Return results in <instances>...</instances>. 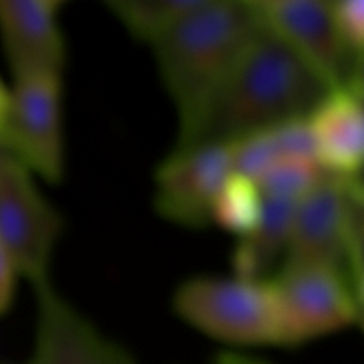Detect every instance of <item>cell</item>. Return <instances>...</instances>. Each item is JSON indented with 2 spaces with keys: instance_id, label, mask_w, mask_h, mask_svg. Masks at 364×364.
Returning a JSON list of instances; mask_svg holds the SVG:
<instances>
[{
  "instance_id": "1",
  "label": "cell",
  "mask_w": 364,
  "mask_h": 364,
  "mask_svg": "<svg viewBox=\"0 0 364 364\" xmlns=\"http://www.w3.org/2000/svg\"><path fill=\"white\" fill-rule=\"evenodd\" d=\"M327 91L329 85L259 18L188 146L231 144L306 119Z\"/></svg>"
},
{
  "instance_id": "2",
  "label": "cell",
  "mask_w": 364,
  "mask_h": 364,
  "mask_svg": "<svg viewBox=\"0 0 364 364\" xmlns=\"http://www.w3.org/2000/svg\"><path fill=\"white\" fill-rule=\"evenodd\" d=\"M258 23L252 0H201L149 48L178 117L174 148L194 141L213 98Z\"/></svg>"
},
{
  "instance_id": "3",
  "label": "cell",
  "mask_w": 364,
  "mask_h": 364,
  "mask_svg": "<svg viewBox=\"0 0 364 364\" xmlns=\"http://www.w3.org/2000/svg\"><path fill=\"white\" fill-rule=\"evenodd\" d=\"M363 178L323 174L297 201L284 265L331 269L363 299Z\"/></svg>"
},
{
  "instance_id": "4",
  "label": "cell",
  "mask_w": 364,
  "mask_h": 364,
  "mask_svg": "<svg viewBox=\"0 0 364 364\" xmlns=\"http://www.w3.org/2000/svg\"><path fill=\"white\" fill-rule=\"evenodd\" d=\"M180 322L233 348H287L269 281L237 276H192L171 297Z\"/></svg>"
},
{
  "instance_id": "5",
  "label": "cell",
  "mask_w": 364,
  "mask_h": 364,
  "mask_svg": "<svg viewBox=\"0 0 364 364\" xmlns=\"http://www.w3.org/2000/svg\"><path fill=\"white\" fill-rule=\"evenodd\" d=\"M64 231V215L38 178L7 155L0 162V247L34 291L53 284V259Z\"/></svg>"
},
{
  "instance_id": "6",
  "label": "cell",
  "mask_w": 364,
  "mask_h": 364,
  "mask_svg": "<svg viewBox=\"0 0 364 364\" xmlns=\"http://www.w3.org/2000/svg\"><path fill=\"white\" fill-rule=\"evenodd\" d=\"M2 142L36 178L60 185L66 176L64 77L13 78Z\"/></svg>"
},
{
  "instance_id": "7",
  "label": "cell",
  "mask_w": 364,
  "mask_h": 364,
  "mask_svg": "<svg viewBox=\"0 0 364 364\" xmlns=\"http://www.w3.org/2000/svg\"><path fill=\"white\" fill-rule=\"evenodd\" d=\"M287 348L361 326L363 299L343 276L323 267L284 265L269 279Z\"/></svg>"
},
{
  "instance_id": "8",
  "label": "cell",
  "mask_w": 364,
  "mask_h": 364,
  "mask_svg": "<svg viewBox=\"0 0 364 364\" xmlns=\"http://www.w3.org/2000/svg\"><path fill=\"white\" fill-rule=\"evenodd\" d=\"M233 173L228 144L173 148L153 173V208L178 228L208 230L217 196Z\"/></svg>"
},
{
  "instance_id": "9",
  "label": "cell",
  "mask_w": 364,
  "mask_h": 364,
  "mask_svg": "<svg viewBox=\"0 0 364 364\" xmlns=\"http://www.w3.org/2000/svg\"><path fill=\"white\" fill-rule=\"evenodd\" d=\"M263 23L331 89L363 82V63L341 43L331 0H252Z\"/></svg>"
},
{
  "instance_id": "10",
  "label": "cell",
  "mask_w": 364,
  "mask_h": 364,
  "mask_svg": "<svg viewBox=\"0 0 364 364\" xmlns=\"http://www.w3.org/2000/svg\"><path fill=\"white\" fill-rule=\"evenodd\" d=\"M36 318L28 364H135L130 352L107 336L53 284L34 291Z\"/></svg>"
},
{
  "instance_id": "11",
  "label": "cell",
  "mask_w": 364,
  "mask_h": 364,
  "mask_svg": "<svg viewBox=\"0 0 364 364\" xmlns=\"http://www.w3.org/2000/svg\"><path fill=\"white\" fill-rule=\"evenodd\" d=\"M64 0H0V46L13 78L64 77L68 41L60 11Z\"/></svg>"
},
{
  "instance_id": "12",
  "label": "cell",
  "mask_w": 364,
  "mask_h": 364,
  "mask_svg": "<svg viewBox=\"0 0 364 364\" xmlns=\"http://www.w3.org/2000/svg\"><path fill=\"white\" fill-rule=\"evenodd\" d=\"M363 82L331 89L306 117L316 164L326 174L363 178Z\"/></svg>"
},
{
  "instance_id": "13",
  "label": "cell",
  "mask_w": 364,
  "mask_h": 364,
  "mask_svg": "<svg viewBox=\"0 0 364 364\" xmlns=\"http://www.w3.org/2000/svg\"><path fill=\"white\" fill-rule=\"evenodd\" d=\"M295 205L297 201L263 198L262 217L256 226L237 238L231 255L233 276L249 281H269L283 267Z\"/></svg>"
},
{
  "instance_id": "14",
  "label": "cell",
  "mask_w": 364,
  "mask_h": 364,
  "mask_svg": "<svg viewBox=\"0 0 364 364\" xmlns=\"http://www.w3.org/2000/svg\"><path fill=\"white\" fill-rule=\"evenodd\" d=\"M235 173L255 180L274 164L291 159H315L306 119L290 121L267 130L256 132L240 141L231 142Z\"/></svg>"
},
{
  "instance_id": "15",
  "label": "cell",
  "mask_w": 364,
  "mask_h": 364,
  "mask_svg": "<svg viewBox=\"0 0 364 364\" xmlns=\"http://www.w3.org/2000/svg\"><path fill=\"white\" fill-rule=\"evenodd\" d=\"M201 0H105L103 6L139 45L151 48Z\"/></svg>"
},
{
  "instance_id": "16",
  "label": "cell",
  "mask_w": 364,
  "mask_h": 364,
  "mask_svg": "<svg viewBox=\"0 0 364 364\" xmlns=\"http://www.w3.org/2000/svg\"><path fill=\"white\" fill-rule=\"evenodd\" d=\"M263 196L247 176L233 173L220 188L212 210V228H220L237 238L256 226L262 217Z\"/></svg>"
},
{
  "instance_id": "17",
  "label": "cell",
  "mask_w": 364,
  "mask_h": 364,
  "mask_svg": "<svg viewBox=\"0 0 364 364\" xmlns=\"http://www.w3.org/2000/svg\"><path fill=\"white\" fill-rule=\"evenodd\" d=\"M323 171L313 159H291L274 164L255 178L263 198L299 201L320 178Z\"/></svg>"
},
{
  "instance_id": "18",
  "label": "cell",
  "mask_w": 364,
  "mask_h": 364,
  "mask_svg": "<svg viewBox=\"0 0 364 364\" xmlns=\"http://www.w3.org/2000/svg\"><path fill=\"white\" fill-rule=\"evenodd\" d=\"M334 27L347 52L363 63L364 52V2L363 0H331Z\"/></svg>"
},
{
  "instance_id": "19",
  "label": "cell",
  "mask_w": 364,
  "mask_h": 364,
  "mask_svg": "<svg viewBox=\"0 0 364 364\" xmlns=\"http://www.w3.org/2000/svg\"><path fill=\"white\" fill-rule=\"evenodd\" d=\"M18 279H20V274L13 259L0 247V318L13 309L14 301H16Z\"/></svg>"
},
{
  "instance_id": "20",
  "label": "cell",
  "mask_w": 364,
  "mask_h": 364,
  "mask_svg": "<svg viewBox=\"0 0 364 364\" xmlns=\"http://www.w3.org/2000/svg\"><path fill=\"white\" fill-rule=\"evenodd\" d=\"M210 364H270L267 361H262V359L249 358V355L240 354V352H223V354L217 355Z\"/></svg>"
},
{
  "instance_id": "21",
  "label": "cell",
  "mask_w": 364,
  "mask_h": 364,
  "mask_svg": "<svg viewBox=\"0 0 364 364\" xmlns=\"http://www.w3.org/2000/svg\"><path fill=\"white\" fill-rule=\"evenodd\" d=\"M9 98H11V85H7L6 82L2 80V77H0V141H2L4 127H6V119H7V110H9Z\"/></svg>"
},
{
  "instance_id": "22",
  "label": "cell",
  "mask_w": 364,
  "mask_h": 364,
  "mask_svg": "<svg viewBox=\"0 0 364 364\" xmlns=\"http://www.w3.org/2000/svg\"><path fill=\"white\" fill-rule=\"evenodd\" d=\"M7 155H9V151H7V148L2 144V141H0V162H2Z\"/></svg>"
}]
</instances>
